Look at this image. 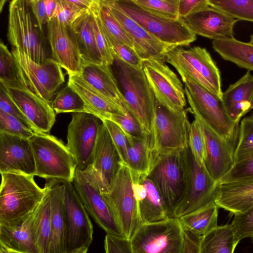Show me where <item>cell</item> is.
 <instances>
[{
  "label": "cell",
  "instance_id": "cell-1",
  "mask_svg": "<svg viewBox=\"0 0 253 253\" xmlns=\"http://www.w3.org/2000/svg\"><path fill=\"white\" fill-rule=\"evenodd\" d=\"M0 224L16 226L36 210L46 192L33 175L15 172L0 173Z\"/></svg>",
  "mask_w": 253,
  "mask_h": 253
},
{
  "label": "cell",
  "instance_id": "cell-2",
  "mask_svg": "<svg viewBox=\"0 0 253 253\" xmlns=\"http://www.w3.org/2000/svg\"><path fill=\"white\" fill-rule=\"evenodd\" d=\"M113 65L125 108L138 122L145 132L151 134L155 118L156 99L143 69L134 68L117 58H114Z\"/></svg>",
  "mask_w": 253,
  "mask_h": 253
},
{
  "label": "cell",
  "instance_id": "cell-3",
  "mask_svg": "<svg viewBox=\"0 0 253 253\" xmlns=\"http://www.w3.org/2000/svg\"><path fill=\"white\" fill-rule=\"evenodd\" d=\"M35 175L59 183H72L77 169L75 159L66 145L48 133H36L30 139Z\"/></svg>",
  "mask_w": 253,
  "mask_h": 253
},
{
  "label": "cell",
  "instance_id": "cell-4",
  "mask_svg": "<svg viewBox=\"0 0 253 253\" xmlns=\"http://www.w3.org/2000/svg\"><path fill=\"white\" fill-rule=\"evenodd\" d=\"M184 83L189 111L203 121L221 137L235 142L238 125L228 115L222 99L208 91L186 75H180Z\"/></svg>",
  "mask_w": 253,
  "mask_h": 253
},
{
  "label": "cell",
  "instance_id": "cell-5",
  "mask_svg": "<svg viewBox=\"0 0 253 253\" xmlns=\"http://www.w3.org/2000/svg\"><path fill=\"white\" fill-rule=\"evenodd\" d=\"M31 10L27 0L10 1L7 39L13 47L42 63L48 58L44 37L34 23Z\"/></svg>",
  "mask_w": 253,
  "mask_h": 253
},
{
  "label": "cell",
  "instance_id": "cell-6",
  "mask_svg": "<svg viewBox=\"0 0 253 253\" xmlns=\"http://www.w3.org/2000/svg\"><path fill=\"white\" fill-rule=\"evenodd\" d=\"M166 62L179 75L191 78L205 89L222 98L220 71L208 50L200 46L176 47L167 54Z\"/></svg>",
  "mask_w": 253,
  "mask_h": 253
},
{
  "label": "cell",
  "instance_id": "cell-7",
  "mask_svg": "<svg viewBox=\"0 0 253 253\" xmlns=\"http://www.w3.org/2000/svg\"><path fill=\"white\" fill-rule=\"evenodd\" d=\"M127 15L160 41L175 47L187 46L197 39L179 18L173 20L152 13L132 0H112Z\"/></svg>",
  "mask_w": 253,
  "mask_h": 253
},
{
  "label": "cell",
  "instance_id": "cell-8",
  "mask_svg": "<svg viewBox=\"0 0 253 253\" xmlns=\"http://www.w3.org/2000/svg\"><path fill=\"white\" fill-rule=\"evenodd\" d=\"M186 177L184 197L173 212L179 218L215 203L219 182L214 180L204 166L195 161L189 146L181 151Z\"/></svg>",
  "mask_w": 253,
  "mask_h": 253
},
{
  "label": "cell",
  "instance_id": "cell-9",
  "mask_svg": "<svg viewBox=\"0 0 253 253\" xmlns=\"http://www.w3.org/2000/svg\"><path fill=\"white\" fill-rule=\"evenodd\" d=\"M188 109L172 111L155 101V114L151 133L153 150L157 157L180 152L188 145L190 124Z\"/></svg>",
  "mask_w": 253,
  "mask_h": 253
},
{
  "label": "cell",
  "instance_id": "cell-10",
  "mask_svg": "<svg viewBox=\"0 0 253 253\" xmlns=\"http://www.w3.org/2000/svg\"><path fill=\"white\" fill-rule=\"evenodd\" d=\"M184 230L178 218L141 224L130 238L134 253H181Z\"/></svg>",
  "mask_w": 253,
  "mask_h": 253
},
{
  "label": "cell",
  "instance_id": "cell-11",
  "mask_svg": "<svg viewBox=\"0 0 253 253\" xmlns=\"http://www.w3.org/2000/svg\"><path fill=\"white\" fill-rule=\"evenodd\" d=\"M11 52L25 85L51 104L56 91L65 82L61 65L51 58L37 63L15 47L12 48Z\"/></svg>",
  "mask_w": 253,
  "mask_h": 253
},
{
  "label": "cell",
  "instance_id": "cell-12",
  "mask_svg": "<svg viewBox=\"0 0 253 253\" xmlns=\"http://www.w3.org/2000/svg\"><path fill=\"white\" fill-rule=\"evenodd\" d=\"M156 185L171 217L182 201L186 190V177L180 152L159 156L147 175Z\"/></svg>",
  "mask_w": 253,
  "mask_h": 253
},
{
  "label": "cell",
  "instance_id": "cell-13",
  "mask_svg": "<svg viewBox=\"0 0 253 253\" xmlns=\"http://www.w3.org/2000/svg\"><path fill=\"white\" fill-rule=\"evenodd\" d=\"M72 183L88 214L107 234L125 237L92 171L77 168Z\"/></svg>",
  "mask_w": 253,
  "mask_h": 253
},
{
  "label": "cell",
  "instance_id": "cell-14",
  "mask_svg": "<svg viewBox=\"0 0 253 253\" xmlns=\"http://www.w3.org/2000/svg\"><path fill=\"white\" fill-rule=\"evenodd\" d=\"M102 194L116 216L125 237L130 240L141 223L133 194L131 172L124 163L109 190Z\"/></svg>",
  "mask_w": 253,
  "mask_h": 253
},
{
  "label": "cell",
  "instance_id": "cell-15",
  "mask_svg": "<svg viewBox=\"0 0 253 253\" xmlns=\"http://www.w3.org/2000/svg\"><path fill=\"white\" fill-rule=\"evenodd\" d=\"M102 124L99 118L91 113L72 114L68 126L66 146L77 169L84 170L91 165Z\"/></svg>",
  "mask_w": 253,
  "mask_h": 253
},
{
  "label": "cell",
  "instance_id": "cell-16",
  "mask_svg": "<svg viewBox=\"0 0 253 253\" xmlns=\"http://www.w3.org/2000/svg\"><path fill=\"white\" fill-rule=\"evenodd\" d=\"M63 184L66 223L65 253H73L88 249L92 241L93 226L73 183Z\"/></svg>",
  "mask_w": 253,
  "mask_h": 253
},
{
  "label": "cell",
  "instance_id": "cell-17",
  "mask_svg": "<svg viewBox=\"0 0 253 253\" xmlns=\"http://www.w3.org/2000/svg\"><path fill=\"white\" fill-rule=\"evenodd\" d=\"M142 69L156 100L172 111L185 109L186 100L183 84L165 62L144 60Z\"/></svg>",
  "mask_w": 253,
  "mask_h": 253
},
{
  "label": "cell",
  "instance_id": "cell-18",
  "mask_svg": "<svg viewBox=\"0 0 253 253\" xmlns=\"http://www.w3.org/2000/svg\"><path fill=\"white\" fill-rule=\"evenodd\" d=\"M2 84L31 124L34 131L49 134L56 121V113L51 104L32 91L24 84Z\"/></svg>",
  "mask_w": 253,
  "mask_h": 253
},
{
  "label": "cell",
  "instance_id": "cell-19",
  "mask_svg": "<svg viewBox=\"0 0 253 253\" xmlns=\"http://www.w3.org/2000/svg\"><path fill=\"white\" fill-rule=\"evenodd\" d=\"M102 0L123 27L134 48L143 61L154 59L166 62L167 54L175 47L160 41L150 34L119 8L112 0Z\"/></svg>",
  "mask_w": 253,
  "mask_h": 253
},
{
  "label": "cell",
  "instance_id": "cell-20",
  "mask_svg": "<svg viewBox=\"0 0 253 253\" xmlns=\"http://www.w3.org/2000/svg\"><path fill=\"white\" fill-rule=\"evenodd\" d=\"M196 35L213 40L234 38V27L238 20L210 6L179 18Z\"/></svg>",
  "mask_w": 253,
  "mask_h": 253
},
{
  "label": "cell",
  "instance_id": "cell-21",
  "mask_svg": "<svg viewBox=\"0 0 253 253\" xmlns=\"http://www.w3.org/2000/svg\"><path fill=\"white\" fill-rule=\"evenodd\" d=\"M122 163L118 151L103 123L92 163L87 168L96 177L102 194L107 193L110 189Z\"/></svg>",
  "mask_w": 253,
  "mask_h": 253
},
{
  "label": "cell",
  "instance_id": "cell-22",
  "mask_svg": "<svg viewBox=\"0 0 253 253\" xmlns=\"http://www.w3.org/2000/svg\"><path fill=\"white\" fill-rule=\"evenodd\" d=\"M0 172L35 176V162L29 139L0 132Z\"/></svg>",
  "mask_w": 253,
  "mask_h": 253
},
{
  "label": "cell",
  "instance_id": "cell-23",
  "mask_svg": "<svg viewBox=\"0 0 253 253\" xmlns=\"http://www.w3.org/2000/svg\"><path fill=\"white\" fill-rule=\"evenodd\" d=\"M47 28L52 58L68 75L80 74L84 62L69 27L53 18L48 22Z\"/></svg>",
  "mask_w": 253,
  "mask_h": 253
},
{
  "label": "cell",
  "instance_id": "cell-24",
  "mask_svg": "<svg viewBox=\"0 0 253 253\" xmlns=\"http://www.w3.org/2000/svg\"><path fill=\"white\" fill-rule=\"evenodd\" d=\"M131 172L141 223L158 222L171 217L161 194L147 175Z\"/></svg>",
  "mask_w": 253,
  "mask_h": 253
},
{
  "label": "cell",
  "instance_id": "cell-25",
  "mask_svg": "<svg viewBox=\"0 0 253 253\" xmlns=\"http://www.w3.org/2000/svg\"><path fill=\"white\" fill-rule=\"evenodd\" d=\"M194 118L201 125L206 141V157L203 166L211 176L219 182L235 164V142L221 137L204 122Z\"/></svg>",
  "mask_w": 253,
  "mask_h": 253
},
{
  "label": "cell",
  "instance_id": "cell-26",
  "mask_svg": "<svg viewBox=\"0 0 253 253\" xmlns=\"http://www.w3.org/2000/svg\"><path fill=\"white\" fill-rule=\"evenodd\" d=\"M67 84L82 98L88 113L94 115L102 121L109 120L112 114L127 113L126 109L105 97L79 74H69Z\"/></svg>",
  "mask_w": 253,
  "mask_h": 253
},
{
  "label": "cell",
  "instance_id": "cell-27",
  "mask_svg": "<svg viewBox=\"0 0 253 253\" xmlns=\"http://www.w3.org/2000/svg\"><path fill=\"white\" fill-rule=\"evenodd\" d=\"M219 183L214 202L218 208L234 214L244 212L253 205V177Z\"/></svg>",
  "mask_w": 253,
  "mask_h": 253
},
{
  "label": "cell",
  "instance_id": "cell-28",
  "mask_svg": "<svg viewBox=\"0 0 253 253\" xmlns=\"http://www.w3.org/2000/svg\"><path fill=\"white\" fill-rule=\"evenodd\" d=\"M79 75L105 97L126 109L111 66L103 63L84 64Z\"/></svg>",
  "mask_w": 253,
  "mask_h": 253
},
{
  "label": "cell",
  "instance_id": "cell-29",
  "mask_svg": "<svg viewBox=\"0 0 253 253\" xmlns=\"http://www.w3.org/2000/svg\"><path fill=\"white\" fill-rule=\"evenodd\" d=\"M51 240L48 253H65L66 223L64 184L50 180Z\"/></svg>",
  "mask_w": 253,
  "mask_h": 253
},
{
  "label": "cell",
  "instance_id": "cell-30",
  "mask_svg": "<svg viewBox=\"0 0 253 253\" xmlns=\"http://www.w3.org/2000/svg\"><path fill=\"white\" fill-rule=\"evenodd\" d=\"M253 92V76L248 71L223 93L225 108L236 124L238 125L241 118L249 112V102Z\"/></svg>",
  "mask_w": 253,
  "mask_h": 253
},
{
  "label": "cell",
  "instance_id": "cell-31",
  "mask_svg": "<svg viewBox=\"0 0 253 253\" xmlns=\"http://www.w3.org/2000/svg\"><path fill=\"white\" fill-rule=\"evenodd\" d=\"M69 28L77 45L84 64H104L93 31L90 10L80 16Z\"/></svg>",
  "mask_w": 253,
  "mask_h": 253
},
{
  "label": "cell",
  "instance_id": "cell-32",
  "mask_svg": "<svg viewBox=\"0 0 253 253\" xmlns=\"http://www.w3.org/2000/svg\"><path fill=\"white\" fill-rule=\"evenodd\" d=\"M45 194L32 214L31 230L40 253H48L51 240L50 193L49 181Z\"/></svg>",
  "mask_w": 253,
  "mask_h": 253
},
{
  "label": "cell",
  "instance_id": "cell-33",
  "mask_svg": "<svg viewBox=\"0 0 253 253\" xmlns=\"http://www.w3.org/2000/svg\"><path fill=\"white\" fill-rule=\"evenodd\" d=\"M32 214L16 226L0 224V246L22 253H40L31 230Z\"/></svg>",
  "mask_w": 253,
  "mask_h": 253
},
{
  "label": "cell",
  "instance_id": "cell-34",
  "mask_svg": "<svg viewBox=\"0 0 253 253\" xmlns=\"http://www.w3.org/2000/svg\"><path fill=\"white\" fill-rule=\"evenodd\" d=\"M152 145L151 133L140 138L129 139L124 164L133 172L148 175L157 159Z\"/></svg>",
  "mask_w": 253,
  "mask_h": 253
},
{
  "label": "cell",
  "instance_id": "cell-35",
  "mask_svg": "<svg viewBox=\"0 0 253 253\" xmlns=\"http://www.w3.org/2000/svg\"><path fill=\"white\" fill-rule=\"evenodd\" d=\"M213 49L224 60L253 71V44L235 38L213 40Z\"/></svg>",
  "mask_w": 253,
  "mask_h": 253
},
{
  "label": "cell",
  "instance_id": "cell-36",
  "mask_svg": "<svg viewBox=\"0 0 253 253\" xmlns=\"http://www.w3.org/2000/svg\"><path fill=\"white\" fill-rule=\"evenodd\" d=\"M239 242L231 223L218 226L201 237L199 253H234Z\"/></svg>",
  "mask_w": 253,
  "mask_h": 253
},
{
  "label": "cell",
  "instance_id": "cell-37",
  "mask_svg": "<svg viewBox=\"0 0 253 253\" xmlns=\"http://www.w3.org/2000/svg\"><path fill=\"white\" fill-rule=\"evenodd\" d=\"M218 209L213 203L178 218L184 229L201 237L218 226Z\"/></svg>",
  "mask_w": 253,
  "mask_h": 253
},
{
  "label": "cell",
  "instance_id": "cell-38",
  "mask_svg": "<svg viewBox=\"0 0 253 253\" xmlns=\"http://www.w3.org/2000/svg\"><path fill=\"white\" fill-rule=\"evenodd\" d=\"M94 5L112 47L115 44H124L133 47L123 27L103 0H94Z\"/></svg>",
  "mask_w": 253,
  "mask_h": 253
},
{
  "label": "cell",
  "instance_id": "cell-39",
  "mask_svg": "<svg viewBox=\"0 0 253 253\" xmlns=\"http://www.w3.org/2000/svg\"><path fill=\"white\" fill-rule=\"evenodd\" d=\"M51 106L56 114L62 113H88L82 98L68 84L56 94Z\"/></svg>",
  "mask_w": 253,
  "mask_h": 253
},
{
  "label": "cell",
  "instance_id": "cell-40",
  "mask_svg": "<svg viewBox=\"0 0 253 253\" xmlns=\"http://www.w3.org/2000/svg\"><path fill=\"white\" fill-rule=\"evenodd\" d=\"M253 157V113L243 118L234 152L235 163Z\"/></svg>",
  "mask_w": 253,
  "mask_h": 253
},
{
  "label": "cell",
  "instance_id": "cell-41",
  "mask_svg": "<svg viewBox=\"0 0 253 253\" xmlns=\"http://www.w3.org/2000/svg\"><path fill=\"white\" fill-rule=\"evenodd\" d=\"M209 6L234 19L253 22V0H208Z\"/></svg>",
  "mask_w": 253,
  "mask_h": 253
},
{
  "label": "cell",
  "instance_id": "cell-42",
  "mask_svg": "<svg viewBox=\"0 0 253 253\" xmlns=\"http://www.w3.org/2000/svg\"><path fill=\"white\" fill-rule=\"evenodd\" d=\"M90 13L91 23L96 44L104 64L112 66L114 61V58L112 52V46L95 7L94 0L93 4L90 9Z\"/></svg>",
  "mask_w": 253,
  "mask_h": 253
},
{
  "label": "cell",
  "instance_id": "cell-43",
  "mask_svg": "<svg viewBox=\"0 0 253 253\" xmlns=\"http://www.w3.org/2000/svg\"><path fill=\"white\" fill-rule=\"evenodd\" d=\"M0 81L4 84H23L12 52L2 42L0 43Z\"/></svg>",
  "mask_w": 253,
  "mask_h": 253
},
{
  "label": "cell",
  "instance_id": "cell-44",
  "mask_svg": "<svg viewBox=\"0 0 253 253\" xmlns=\"http://www.w3.org/2000/svg\"><path fill=\"white\" fill-rule=\"evenodd\" d=\"M188 146L196 162L203 166L206 157V141L201 125L195 118L190 126Z\"/></svg>",
  "mask_w": 253,
  "mask_h": 253
},
{
  "label": "cell",
  "instance_id": "cell-45",
  "mask_svg": "<svg viewBox=\"0 0 253 253\" xmlns=\"http://www.w3.org/2000/svg\"><path fill=\"white\" fill-rule=\"evenodd\" d=\"M144 9L160 16L173 20L179 18V0H132Z\"/></svg>",
  "mask_w": 253,
  "mask_h": 253
},
{
  "label": "cell",
  "instance_id": "cell-46",
  "mask_svg": "<svg viewBox=\"0 0 253 253\" xmlns=\"http://www.w3.org/2000/svg\"><path fill=\"white\" fill-rule=\"evenodd\" d=\"M0 132L27 139L36 133L19 119L0 110Z\"/></svg>",
  "mask_w": 253,
  "mask_h": 253
},
{
  "label": "cell",
  "instance_id": "cell-47",
  "mask_svg": "<svg viewBox=\"0 0 253 253\" xmlns=\"http://www.w3.org/2000/svg\"><path fill=\"white\" fill-rule=\"evenodd\" d=\"M108 120L116 124L129 139L140 138L147 134L138 122L128 111L126 115L112 114Z\"/></svg>",
  "mask_w": 253,
  "mask_h": 253
},
{
  "label": "cell",
  "instance_id": "cell-48",
  "mask_svg": "<svg viewBox=\"0 0 253 253\" xmlns=\"http://www.w3.org/2000/svg\"><path fill=\"white\" fill-rule=\"evenodd\" d=\"M237 240L253 238V205L244 212L234 214L231 222Z\"/></svg>",
  "mask_w": 253,
  "mask_h": 253
},
{
  "label": "cell",
  "instance_id": "cell-49",
  "mask_svg": "<svg viewBox=\"0 0 253 253\" xmlns=\"http://www.w3.org/2000/svg\"><path fill=\"white\" fill-rule=\"evenodd\" d=\"M102 122L110 135L122 162L125 164L127 149L129 145V139L122 129L114 122L108 120H105Z\"/></svg>",
  "mask_w": 253,
  "mask_h": 253
},
{
  "label": "cell",
  "instance_id": "cell-50",
  "mask_svg": "<svg viewBox=\"0 0 253 253\" xmlns=\"http://www.w3.org/2000/svg\"><path fill=\"white\" fill-rule=\"evenodd\" d=\"M57 3L53 18L68 27L82 14L88 11L80 9L70 2L69 0H57Z\"/></svg>",
  "mask_w": 253,
  "mask_h": 253
},
{
  "label": "cell",
  "instance_id": "cell-51",
  "mask_svg": "<svg viewBox=\"0 0 253 253\" xmlns=\"http://www.w3.org/2000/svg\"><path fill=\"white\" fill-rule=\"evenodd\" d=\"M253 177V157L235 163L219 183L229 182Z\"/></svg>",
  "mask_w": 253,
  "mask_h": 253
},
{
  "label": "cell",
  "instance_id": "cell-52",
  "mask_svg": "<svg viewBox=\"0 0 253 253\" xmlns=\"http://www.w3.org/2000/svg\"><path fill=\"white\" fill-rule=\"evenodd\" d=\"M114 58H118L134 68L141 69L143 60L135 49L127 44H115L112 47Z\"/></svg>",
  "mask_w": 253,
  "mask_h": 253
},
{
  "label": "cell",
  "instance_id": "cell-53",
  "mask_svg": "<svg viewBox=\"0 0 253 253\" xmlns=\"http://www.w3.org/2000/svg\"><path fill=\"white\" fill-rule=\"evenodd\" d=\"M0 110L19 119L33 130L31 124L10 97L1 83L0 84Z\"/></svg>",
  "mask_w": 253,
  "mask_h": 253
},
{
  "label": "cell",
  "instance_id": "cell-54",
  "mask_svg": "<svg viewBox=\"0 0 253 253\" xmlns=\"http://www.w3.org/2000/svg\"><path fill=\"white\" fill-rule=\"evenodd\" d=\"M105 253H134L130 240L107 234L104 240Z\"/></svg>",
  "mask_w": 253,
  "mask_h": 253
},
{
  "label": "cell",
  "instance_id": "cell-55",
  "mask_svg": "<svg viewBox=\"0 0 253 253\" xmlns=\"http://www.w3.org/2000/svg\"><path fill=\"white\" fill-rule=\"evenodd\" d=\"M27 2L41 32L43 33V26L49 22L46 13L44 0H27Z\"/></svg>",
  "mask_w": 253,
  "mask_h": 253
},
{
  "label": "cell",
  "instance_id": "cell-56",
  "mask_svg": "<svg viewBox=\"0 0 253 253\" xmlns=\"http://www.w3.org/2000/svg\"><path fill=\"white\" fill-rule=\"evenodd\" d=\"M209 6L208 0H179L178 4V15L183 18Z\"/></svg>",
  "mask_w": 253,
  "mask_h": 253
},
{
  "label": "cell",
  "instance_id": "cell-57",
  "mask_svg": "<svg viewBox=\"0 0 253 253\" xmlns=\"http://www.w3.org/2000/svg\"><path fill=\"white\" fill-rule=\"evenodd\" d=\"M184 244L181 253H199L201 237L184 229Z\"/></svg>",
  "mask_w": 253,
  "mask_h": 253
},
{
  "label": "cell",
  "instance_id": "cell-58",
  "mask_svg": "<svg viewBox=\"0 0 253 253\" xmlns=\"http://www.w3.org/2000/svg\"><path fill=\"white\" fill-rule=\"evenodd\" d=\"M46 13L49 21L52 19L57 8V0H44Z\"/></svg>",
  "mask_w": 253,
  "mask_h": 253
},
{
  "label": "cell",
  "instance_id": "cell-59",
  "mask_svg": "<svg viewBox=\"0 0 253 253\" xmlns=\"http://www.w3.org/2000/svg\"><path fill=\"white\" fill-rule=\"evenodd\" d=\"M70 2L81 10H90L94 2V0H69Z\"/></svg>",
  "mask_w": 253,
  "mask_h": 253
},
{
  "label": "cell",
  "instance_id": "cell-60",
  "mask_svg": "<svg viewBox=\"0 0 253 253\" xmlns=\"http://www.w3.org/2000/svg\"><path fill=\"white\" fill-rule=\"evenodd\" d=\"M0 253H22L7 249L0 246Z\"/></svg>",
  "mask_w": 253,
  "mask_h": 253
},
{
  "label": "cell",
  "instance_id": "cell-61",
  "mask_svg": "<svg viewBox=\"0 0 253 253\" xmlns=\"http://www.w3.org/2000/svg\"><path fill=\"white\" fill-rule=\"evenodd\" d=\"M253 109V92L252 94L251 98L249 102V110L248 112L250 111Z\"/></svg>",
  "mask_w": 253,
  "mask_h": 253
},
{
  "label": "cell",
  "instance_id": "cell-62",
  "mask_svg": "<svg viewBox=\"0 0 253 253\" xmlns=\"http://www.w3.org/2000/svg\"><path fill=\"white\" fill-rule=\"evenodd\" d=\"M88 249H82L73 253H87Z\"/></svg>",
  "mask_w": 253,
  "mask_h": 253
},
{
  "label": "cell",
  "instance_id": "cell-63",
  "mask_svg": "<svg viewBox=\"0 0 253 253\" xmlns=\"http://www.w3.org/2000/svg\"><path fill=\"white\" fill-rule=\"evenodd\" d=\"M249 42L253 44V34H252L250 37V40Z\"/></svg>",
  "mask_w": 253,
  "mask_h": 253
}]
</instances>
